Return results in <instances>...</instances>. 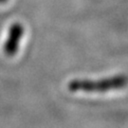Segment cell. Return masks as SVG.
<instances>
[{"label": "cell", "instance_id": "1", "mask_svg": "<svg viewBox=\"0 0 128 128\" xmlns=\"http://www.w3.org/2000/svg\"><path fill=\"white\" fill-rule=\"evenodd\" d=\"M128 78L125 75H117L101 80L75 79L68 82V87L71 92L82 91L87 93H104L110 90L127 86Z\"/></svg>", "mask_w": 128, "mask_h": 128}, {"label": "cell", "instance_id": "2", "mask_svg": "<svg viewBox=\"0 0 128 128\" xmlns=\"http://www.w3.org/2000/svg\"><path fill=\"white\" fill-rule=\"evenodd\" d=\"M24 34V28L20 23L12 24L9 30L8 37L5 41L3 50L8 57H12L17 53L19 44Z\"/></svg>", "mask_w": 128, "mask_h": 128}, {"label": "cell", "instance_id": "3", "mask_svg": "<svg viewBox=\"0 0 128 128\" xmlns=\"http://www.w3.org/2000/svg\"><path fill=\"white\" fill-rule=\"evenodd\" d=\"M9 0H0V4H4V3H7Z\"/></svg>", "mask_w": 128, "mask_h": 128}]
</instances>
